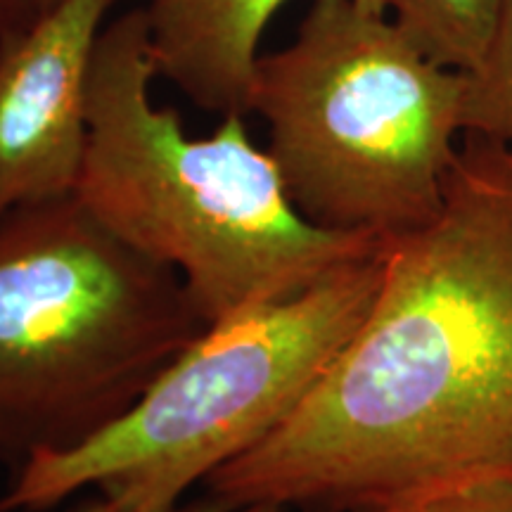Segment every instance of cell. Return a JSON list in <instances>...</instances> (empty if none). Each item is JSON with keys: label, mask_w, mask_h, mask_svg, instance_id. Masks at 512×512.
Listing matches in <instances>:
<instances>
[{"label": "cell", "mask_w": 512, "mask_h": 512, "mask_svg": "<svg viewBox=\"0 0 512 512\" xmlns=\"http://www.w3.org/2000/svg\"><path fill=\"white\" fill-rule=\"evenodd\" d=\"M489 479H512V150L463 136L444 207L387 240L347 347L207 486L226 510L375 512Z\"/></svg>", "instance_id": "1"}, {"label": "cell", "mask_w": 512, "mask_h": 512, "mask_svg": "<svg viewBox=\"0 0 512 512\" xmlns=\"http://www.w3.org/2000/svg\"><path fill=\"white\" fill-rule=\"evenodd\" d=\"M155 76L145 10L112 17L95 50L76 197L114 235L174 268L209 325L382 249L384 240L304 219L245 114L188 136L176 110L152 100Z\"/></svg>", "instance_id": "2"}, {"label": "cell", "mask_w": 512, "mask_h": 512, "mask_svg": "<svg viewBox=\"0 0 512 512\" xmlns=\"http://www.w3.org/2000/svg\"><path fill=\"white\" fill-rule=\"evenodd\" d=\"M209 328L174 268L76 192L0 219V463L86 444Z\"/></svg>", "instance_id": "3"}, {"label": "cell", "mask_w": 512, "mask_h": 512, "mask_svg": "<svg viewBox=\"0 0 512 512\" xmlns=\"http://www.w3.org/2000/svg\"><path fill=\"white\" fill-rule=\"evenodd\" d=\"M304 219L394 240L437 219L463 136V74L384 10L313 0L292 43L261 55L252 102Z\"/></svg>", "instance_id": "4"}, {"label": "cell", "mask_w": 512, "mask_h": 512, "mask_svg": "<svg viewBox=\"0 0 512 512\" xmlns=\"http://www.w3.org/2000/svg\"><path fill=\"white\" fill-rule=\"evenodd\" d=\"M384 247L309 290L209 325L112 427L19 467L0 512H43L86 489L121 512H174L302 406L368 316Z\"/></svg>", "instance_id": "5"}, {"label": "cell", "mask_w": 512, "mask_h": 512, "mask_svg": "<svg viewBox=\"0 0 512 512\" xmlns=\"http://www.w3.org/2000/svg\"><path fill=\"white\" fill-rule=\"evenodd\" d=\"M126 0H55L0 34V219L76 192L102 31Z\"/></svg>", "instance_id": "6"}, {"label": "cell", "mask_w": 512, "mask_h": 512, "mask_svg": "<svg viewBox=\"0 0 512 512\" xmlns=\"http://www.w3.org/2000/svg\"><path fill=\"white\" fill-rule=\"evenodd\" d=\"M285 3L150 0L143 10L157 76L169 79L202 110L247 117L261 38ZM361 3L384 10L382 0Z\"/></svg>", "instance_id": "7"}, {"label": "cell", "mask_w": 512, "mask_h": 512, "mask_svg": "<svg viewBox=\"0 0 512 512\" xmlns=\"http://www.w3.org/2000/svg\"><path fill=\"white\" fill-rule=\"evenodd\" d=\"M411 41L434 62L467 72L482 57L501 0H382Z\"/></svg>", "instance_id": "8"}, {"label": "cell", "mask_w": 512, "mask_h": 512, "mask_svg": "<svg viewBox=\"0 0 512 512\" xmlns=\"http://www.w3.org/2000/svg\"><path fill=\"white\" fill-rule=\"evenodd\" d=\"M463 74V136L512 150V0H501L482 57Z\"/></svg>", "instance_id": "9"}, {"label": "cell", "mask_w": 512, "mask_h": 512, "mask_svg": "<svg viewBox=\"0 0 512 512\" xmlns=\"http://www.w3.org/2000/svg\"><path fill=\"white\" fill-rule=\"evenodd\" d=\"M375 512H512V479L451 486Z\"/></svg>", "instance_id": "10"}, {"label": "cell", "mask_w": 512, "mask_h": 512, "mask_svg": "<svg viewBox=\"0 0 512 512\" xmlns=\"http://www.w3.org/2000/svg\"><path fill=\"white\" fill-rule=\"evenodd\" d=\"M102 498H105V496H102ZM107 512H121V510L114 503H110V510H107ZM174 512H283V510L273 508V505H247V508H240V510H226L221 503H216V501H211V498H207V501L185 505V508H183V505H178Z\"/></svg>", "instance_id": "11"}, {"label": "cell", "mask_w": 512, "mask_h": 512, "mask_svg": "<svg viewBox=\"0 0 512 512\" xmlns=\"http://www.w3.org/2000/svg\"><path fill=\"white\" fill-rule=\"evenodd\" d=\"M29 19V0H0V34Z\"/></svg>", "instance_id": "12"}, {"label": "cell", "mask_w": 512, "mask_h": 512, "mask_svg": "<svg viewBox=\"0 0 512 512\" xmlns=\"http://www.w3.org/2000/svg\"><path fill=\"white\" fill-rule=\"evenodd\" d=\"M107 510H110V503H107V498L98 496L95 501H88V503L79 505V508H76L74 512H107Z\"/></svg>", "instance_id": "13"}, {"label": "cell", "mask_w": 512, "mask_h": 512, "mask_svg": "<svg viewBox=\"0 0 512 512\" xmlns=\"http://www.w3.org/2000/svg\"><path fill=\"white\" fill-rule=\"evenodd\" d=\"M53 3H55V0H29V17L36 15V12L50 8Z\"/></svg>", "instance_id": "14"}]
</instances>
